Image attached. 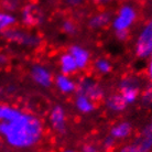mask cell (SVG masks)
I'll use <instances>...</instances> for the list:
<instances>
[{
    "label": "cell",
    "instance_id": "obj_28",
    "mask_svg": "<svg viewBox=\"0 0 152 152\" xmlns=\"http://www.w3.org/2000/svg\"><path fill=\"white\" fill-rule=\"evenodd\" d=\"M97 6H102V7H105V6H108V4H113L115 0H93Z\"/></svg>",
    "mask_w": 152,
    "mask_h": 152
},
{
    "label": "cell",
    "instance_id": "obj_9",
    "mask_svg": "<svg viewBox=\"0 0 152 152\" xmlns=\"http://www.w3.org/2000/svg\"><path fill=\"white\" fill-rule=\"evenodd\" d=\"M49 124L53 131L58 134H65L67 129L66 110L62 105H55L49 113Z\"/></svg>",
    "mask_w": 152,
    "mask_h": 152
},
{
    "label": "cell",
    "instance_id": "obj_15",
    "mask_svg": "<svg viewBox=\"0 0 152 152\" xmlns=\"http://www.w3.org/2000/svg\"><path fill=\"white\" fill-rule=\"evenodd\" d=\"M58 67H60V72L65 75H74L76 72H78V67L76 64L74 57L69 53L65 52L60 55L58 58Z\"/></svg>",
    "mask_w": 152,
    "mask_h": 152
},
{
    "label": "cell",
    "instance_id": "obj_21",
    "mask_svg": "<svg viewBox=\"0 0 152 152\" xmlns=\"http://www.w3.org/2000/svg\"><path fill=\"white\" fill-rule=\"evenodd\" d=\"M141 104L145 107L152 106V83L147 84L145 87L142 88L140 94Z\"/></svg>",
    "mask_w": 152,
    "mask_h": 152
},
{
    "label": "cell",
    "instance_id": "obj_14",
    "mask_svg": "<svg viewBox=\"0 0 152 152\" xmlns=\"http://www.w3.org/2000/svg\"><path fill=\"white\" fill-rule=\"evenodd\" d=\"M111 20H113V17L110 12L99 11L91 15L87 24L91 30H100V29L108 27L111 23Z\"/></svg>",
    "mask_w": 152,
    "mask_h": 152
},
{
    "label": "cell",
    "instance_id": "obj_11",
    "mask_svg": "<svg viewBox=\"0 0 152 152\" xmlns=\"http://www.w3.org/2000/svg\"><path fill=\"white\" fill-rule=\"evenodd\" d=\"M53 84L57 88V91L63 95H71L77 91V82L71 75H65L60 73L55 75Z\"/></svg>",
    "mask_w": 152,
    "mask_h": 152
},
{
    "label": "cell",
    "instance_id": "obj_16",
    "mask_svg": "<svg viewBox=\"0 0 152 152\" xmlns=\"http://www.w3.org/2000/svg\"><path fill=\"white\" fill-rule=\"evenodd\" d=\"M74 106L80 114L88 115L91 114L96 109V102L91 100V98H88L82 94H77L74 99Z\"/></svg>",
    "mask_w": 152,
    "mask_h": 152
},
{
    "label": "cell",
    "instance_id": "obj_5",
    "mask_svg": "<svg viewBox=\"0 0 152 152\" xmlns=\"http://www.w3.org/2000/svg\"><path fill=\"white\" fill-rule=\"evenodd\" d=\"M77 94L86 96L94 102L105 98V88L98 80L91 76H83L77 80Z\"/></svg>",
    "mask_w": 152,
    "mask_h": 152
},
{
    "label": "cell",
    "instance_id": "obj_17",
    "mask_svg": "<svg viewBox=\"0 0 152 152\" xmlns=\"http://www.w3.org/2000/svg\"><path fill=\"white\" fill-rule=\"evenodd\" d=\"M138 147L140 152H151L152 151V130L148 126L145 127L140 132L139 137L133 141Z\"/></svg>",
    "mask_w": 152,
    "mask_h": 152
},
{
    "label": "cell",
    "instance_id": "obj_7",
    "mask_svg": "<svg viewBox=\"0 0 152 152\" xmlns=\"http://www.w3.org/2000/svg\"><path fill=\"white\" fill-rule=\"evenodd\" d=\"M137 20V11L131 4H124L118 9L111 20V27L115 31H129Z\"/></svg>",
    "mask_w": 152,
    "mask_h": 152
},
{
    "label": "cell",
    "instance_id": "obj_32",
    "mask_svg": "<svg viewBox=\"0 0 152 152\" xmlns=\"http://www.w3.org/2000/svg\"><path fill=\"white\" fill-rule=\"evenodd\" d=\"M62 152H76V151L73 150V149H65V150H63Z\"/></svg>",
    "mask_w": 152,
    "mask_h": 152
},
{
    "label": "cell",
    "instance_id": "obj_19",
    "mask_svg": "<svg viewBox=\"0 0 152 152\" xmlns=\"http://www.w3.org/2000/svg\"><path fill=\"white\" fill-rule=\"evenodd\" d=\"M17 21V17L12 12L0 11V33H4L9 29L13 28Z\"/></svg>",
    "mask_w": 152,
    "mask_h": 152
},
{
    "label": "cell",
    "instance_id": "obj_29",
    "mask_svg": "<svg viewBox=\"0 0 152 152\" xmlns=\"http://www.w3.org/2000/svg\"><path fill=\"white\" fill-rule=\"evenodd\" d=\"M8 62H9V57H8L7 54L0 53V66H4V65H7Z\"/></svg>",
    "mask_w": 152,
    "mask_h": 152
},
{
    "label": "cell",
    "instance_id": "obj_27",
    "mask_svg": "<svg viewBox=\"0 0 152 152\" xmlns=\"http://www.w3.org/2000/svg\"><path fill=\"white\" fill-rule=\"evenodd\" d=\"M115 35L118 41L125 42L129 38V31H115Z\"/></svg>",
    "mask_w": 152,
    "mask_h": 152
},
{
    "label": "cell",
    "instance_id": "obj_31",
    "mask_svg": "<svg viewBox=\"0 0 152 152\" xmlns=\"http://www.w3.org/2000/svg\"><path fill=\"white\" fill-rule=\"evenodd\" d=\"M147 75H148V78L150 80V83H152V60L150 58V62L148 64V67H147Z\"/></svg>",
    "mask_w": 152,
    "mask_h": 152
},
{
    "label": "cell",
    "instance_id": "obj_4",
    "mask_svg": "<svg viewBox=\"0 0 152 152\" xmlns=\"http://www.w3.org/2000/svg\"><path fill=\"white\" fill-rule=\"evenodd\" d=\"M152 52V20L141 28L134 41V54L139 58H149Z\"/></svg>",
    "mask_w": 152,
    "mask_h": 152
},
{
    "label": "cell",
    "instance_id": "obj_1",
    "mask_svg": "<svg viewBox=\"0 0 152 152\" xmlns=\"http://www.w3.org/2000/svg\"><path fill=\"white\" fill-rule=\"evenodd\" d=\"M44 124L35 115L22 110L18 117L7 122H0V136L7 145L15 149H29L41 141Z\"/></svg>",
    "mask_w": 152,
    "mask_h": 152
},
{
    "label": "cell",
    "instance_id": "obj_10",
    "mask_svg": "<svg viewBox=\"0 0 152 152\" xmlns=\"http://www.w3.org/2000/svg\"><path fill=\"white\" fill-rule=\"evenodd\" d=\"M67 52L74 57L76 64H77V67H78V71L86 69L88 67V65L91 64V52L85 46L80 45V44H72L69 48Z\"/></svg>",
    "mask_w": 152,
    "mask_h": 152
},
{
    "label": "cell",
    "instance_id": "obj_6",
    "mask_svg": "<svg viewBox=\"0 0 152 152\" xmlns=\"http://www.w3.org/2000/svg\"><path fill=\"white\" fill-rule=\"evenodd\" d=\"M20 20L26 28H37L44 23L45 15L38 4L29 2L21 8Z\"/></svg>",
    "mask_w": 152,
    "mask_h": 152
},
{
    "label": "cell",
    "instance_id": "obj_33",
    "mask_svg": "<svg viewBox=\"0 0 152 152\" xmlns=\"http://www.w3.org/2000/svg\"><path fill=\"white\" fill-rule=\"evenodd\" d=\"M148 127H149V128H150V129L152 130V119H151V121H150V124H149V125H148Z\"/></svg>",
    "mask_w": 152,
    "mask_h": 152
},
{
    "label": "cell",
    "instance_id": "obj_2",
    "mask_svg": "<svg viewBox=\"0 0 152 152\" xmlns=\"http://www.w3.org/2000/svg\"><path fill=\"white\" fill-rule=\"evenodd\" d=\"M118 91L128 106L132 105L140 98L142 91L140 78L133 75L124 76L118 83Z\"/></svg>",
    "mask_w": 152,
    "mask_h": 152
},
{
    "label": "cell",
    "instance_id": "obj_34",
    "mask_svg": "<svg viewBox=\"0 0 152 152\" xmlns=\"http://www.w3.org/2000/svg\"><path fill=\"white\" fill-rule=\"evenodd\" d=\"M150 58L152 60V52H151V55H150Z\"/></svg>",
    "mask_w": 152,
    "mask_h": 152
},
{
    "label": "cell",
    "instance_id": "obj_24",
    "mask_svg": "<svg viewBox=\"0 0 152 152\" xmlns=\"http://www.w3.org/2000/svg\"><path fill=\"white\" fill-rule=\"evenodd\" d=\"M115 145H116V140L111 136H107V137L104 138L103 142H102V147H103L106 151H110L111 149L114 148Z\"/></svg>",
    "mask_w": 152,
    "mask_h": 152
},
{
    "label": "cell",
    "instance_id": "obj_3",
    "mask_svg": "<svg viewBox=\"0 0 152 152\" xmlns=\"http://www.w3.org/2000/svg\"><path fill=\"white\" fill-rule=\"evenodd\" d=\"M4 39L7 41L15 43L18 45L24 46V48H38L41 45L42 38L39 34L34 32H30V31H26L22 29H18V28H11L4 33H2Z\"/></svg>",
    "mask_w": 152,
    "mask_h": 152
},
{
    "label": "cell",
    "instance_id": "obj_25",
    "mask_svg": "<svg viewBox=\"0 0 152 152\" xmlns=\"http://www.w3.org/2000/svg\"><path fill=\"white\" fill-rule=\"evenodd\" d=\"M118 152H140L138 147L136 145L134 142H130V143H126V145H121Z\"/></svg>",
    "mask_w": 152,
    "mask_h": 152
},
{
    "label": "cell",
    "instance_id": "obj_22",
    "mask_svg": "<svg viewBox=\"0 0 152 152\" xmlns=\"http://www.w3.org/2000/svg\"><path fill=\"white\" fill-rule=\"evenodd\" d=\"M61 29L65 34L69 35V37L76 35L77 34V32H78V28H77V26H76V23L71 19L64 20L61 24Z\"/></svg>",
    "mask_w": 152,
    "mask_h": 152
},
{
    "label": "cell",
    "instance_id": "obj_12",
    "mask_svg": "<svg viewBox=\"0 0 152 152\" xmlns=\"http://www.w3.org/2000/svg\"><path fill=\"white\" fill-rule=\"evenodd\" d=\"M105 106L110 113L120 114L127 109L128 105L126 104L125 99L119 93H113L105 98Z\"/></svg>",
    "mask_w": 152,
    "mask_h": 152
},
{
    "label": "cell",
    "instance_id": "obj_26",
    "mask_svg": "<svg viewBox=\"0 0 152 152\" xmlns=\"http://www.w3.org/2000/svg\"><path fill=\"white\" fill-rule=\"evenodd\" d=\"M80 152H99L98 147L94 143H85L82 145Z\"/></svg>",
    "mask_w": 152,
    "mask_h": 152
},
{
    "label": "cell",
    "instance_id": "obj_8",
    "mask_svg": "<svg viewBox=\"0 0 152 152\" xmlns=\"http://www.w3.org/2000/svg\"><path fill=\"white\" fill-rule=\"evenodd\" d=\"M30 77L35 85L42 88L51 87L54 82V76L51 69L48 66L40 63L32 65L30 69Z\"/></svg>",
    "mask_w": 152,
    "mask_h": 152
},
{
    "label": "cell",
    "instance_id": "obj_13",
    "mask_svg": "<svg viewBox=\"0 0 152 152\" xmlns=\"http://www.w3.org/2000/svg\"><path fill=\"white\" fill-rule=\"evenodd\" d=\"M132 133V125L129 121H119L115 124L109 130V136L115 140H126Z\"/></svg>",
    "mask_w": 152,
    "mask_h": 152
},
{
    "label": "cell",
    "instance_id": "obj_23",
    "mask_svg": "<svg viewBox=\"0 0 152 152\" xmlns=\"http://www.w3.org/2000/svg\"><path fill=\"white\" fill-rule=\"evenodd\" d=\"M20 0H4V7L6 11H15L19 8Z\"/></svg>",
    "mask_w": 152,
    "mask_h": 152
},
{
    "label": "cell",
    "instance_id": "obj_30",
    "mask_svg": "<svg viewBox=\"0 0 152 152\" xmlns=\"http://www.w3.org/2000/svg\"><path fill=\"white\" fill-rule=\"evenodd\" d=\"M66 4L69 6H72V7H77L84 2V0H64Z\"/></svg>",
    "mask_w": 152,
    "mask_h": 152
},
{
    "label": "cell",
    "instance_id": "obj_18",
    "mask_svg": "<svg viewBox=\"0 0 152 152\" xmlns=\"http://www.w3.org/2000/svg\"><path fill=\"white\" fill-rule=\"evenodd\" d=\"M22 113V109L11 105L0 104V122L11 121Z\"/></svg>",
    "mask_w": 152,
    "mask_h": 152
},
{
    "label": "cell",
    "instance_id": "obj_20",
    "mask_svg": "<svg viewBox=\"0 0 152 152\" xmlns=\"http://www.w3.org/2000/svg\"><path fill=\"white\" fill-rule=\"evenodd\" d=\"M94 69L100 75H108L113 71V64L106 57H98L94 61Z\"/></svg>",
    "mask_w": 152,
    "mask_h": 152
}]
</instances>
